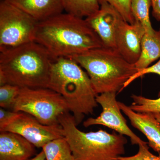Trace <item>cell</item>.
I'll list each match as a JSON object with an SVG mask.
<instances>
[{"instance_id": "cell-1", "label": "cell", "mask_w": 160, "mask_h": 160, "mask_svg": "<svg viewBox=\"0 0 160 160\" xmlns=\"http://www.w3.org/2000/svg\"><path fill=\"white\" fill-rule=\"evenodd\" d=\"M34 41L45 47L54 59L72 58L103 47L85 19L67 12L38 22Z\"/></svg>"}, {"instance_id": "cell-2", "label": "cell", "mask_w": 160, "mask_h": 160, "mask_svg": "<svg viewBox=\"0 0 160 160\" xmlns=\"http://www.w3.org/2000/svg\"><path fill=\"white\" fill-rule=\"evenodd\" d=\"M54 60L35 41L0 51V86L48 88Z\"/></svg>"}, {"instance_id": "cell-3", "label": "cell", "mask_w": 160, "mask_h": 160, "mask_svg": "<svg viewBox=\"0 0 160 160\" xmlns=\"http://www.w3.org/2000/svg\"><path fill=\"white\" fill-rule=\"evenodd\" d=\"M48 88L62 96L77 125L85 115L92 114L98 106L97 94L89 75L71 58H60L54 60Z\"/></svg>"}, {"instance_id": "cell-4", "label": "cell", "mask_w": 160, "mask_h": 160, "mask_svg": "<svg viewBox=\"0 0 160 160\" xmlns=\"http://www.w3.org/2000/svg\"><path fill=\"white\" fill-rule=\"evenodd\" d=\"M70 58L87 72L97 95L120 92L126 82L138 70L116 49L102 47Z\"/></svg>"}, {"instance_id": "cell-5", "label": "cell", "mask_w": 160, "mask_h": 160, "mask_svg": "<svg viewBox=\"0 0 160 160\" xmlns=\"http://www.w3.org/2000/svg\"><path fill=\"white\" fill-rule=\"evenodd\" d=\"M58 121L76 160H118L125 154L127 140L123 135L102 129L81 131L69 112L60 116Z\"/></svg>"}, {"instance_id": "cell-6", "label": "cell", "mask_w": 160, "mask_h": 160, "mask_svg": "<svg viewBox=\"0 0 160 160\" xmlns=\"http://www.w3.org/2000/svg\"><path fill=\"white\" fill-rule=\"evenodd\" d=\"M12 110L30 115L48 126L59 124L60 116L69 112L61 94L45 88H21Z\"/></svg>"}, {"instance_id": "cell-7", "label": "cell", "mask_w": 160, "mask_h": 160, "mask_svg": "<svg viewBox=\"0 0 160 160\" xmlns=\"http://www.w3.org/2000/svg\"><path fill=\"white\" fill-rule=\"evenodd\" d=\"M38 22L6 0L0 2V51L34 41Z\"/></svg>"}, {"instance_id": "cell-8", "label": "cell", "mask_w": 160, "mask_h": 160, "mask_svg": "<svg viewBox=\"0 0 160 160\" xmlns=\"http://www.w3.org/2000/svg\"><path fill=\"white\" fill-rule=\"evenodd\" d=\"M0 132H9L19 135L35 147L40 148L49 142L64 138V132L60 124L43 125L30 115L18 112L13 118L0 128Z\"/></svg>"}, {"instance_id": "cell-9", "label": "cell", "mask_w": 160, "mask_h": 160, "mask_svg": "<svg viewBox=\"0 0 160 160\" xmlns=\"http://www.w3.org/2000/svg\"><path fill=\"white\" fill-rule=\"evenodd\" d=\"M116 93L108 92L97 95L96 101L102 107V112L98 117L87 119L83 122V126L88 127L94 125H102L119 134L128 137L132 145L148 144L135 134L127 125L117 100Z\"/></svg>"}, {"instance_id": "cell-10", "label": "cell", "mask_w": 160, "mask_h": 160, "mask_svg": "<svg viewBox=\"0 0 160 160\" xmlns=\"http://www.w3.org/2000/svg\"><path fill=\"white\" fill-rule=\"evenodd\" d=\"M100 4L99 10L85 19L98 36L103 47L116 49V35L123 18L109 3L100 2Z\"/></svg>"}, {"instance_id": "cell-11", "label": "cell", "mask_w": 160, "mask_h": 160, "mask_svg": "<svg viewBox=\"0 0 160 160\" xmlns=\"http://www.w3.org/2000/svg\"><path fill=\"white\" fill-rule=\"evenodd\" d=\"M146 31L137 21L130 24L122 19L116 35V49L128 62L135 64L139 59L142 40Z\"/></svg>"}, {"instance_id": "cell-12", "label": "cell", "mask_w": 160, "mask_h": 160, "mask_svg": "<svg viewBox=\"0 0 160 160\" xmlns=\"http://www.w3.org/2000/svg\"><path fill=\"white\" fill-rule=\"evenodd\" d=\"M118 104L132 126L146 136L148 146L160 155V123L154 114L136 112L124 103L118 102Z\"/></svg>"}, {"instance_id": "cell-13", "label": "cell", "mask_w": 160, "mask_h": 160, "mask_svg": "<svg viewBox=\"0 0 160 160\" xmlns=\"http://www.w3.org/2000/svg\"><path fill=\"white\" fill-rule=\"evenodd\" d=\"M35 147L19 135L1 132L0 160H29L35 153Z\"/></svg>"}, {"instance_id": "cell-14", "label": "cell", "mask_w": 160, "mask_h": 160, "mask_svg": "<svg viewBox=\"0 0 160 160\" xmlns=\"http://www.w3.org/2000/svg\"><path fill=\"white\" fill-rule=\"evenodd\" d=\"M25 12L38 22L52 17L64 11L62 0H6Z\"/></svg>"}, {"instance_id": "cell-15", "label": "cell", "mask_w": 160, "mask_h": 160, "mask_svg": "<svg viewBox=\"0 0 160 160\" xmlns=\"http://www.w3.org/2000/svg\"><path fill=\"white\" fill-rule=\"evenodd\" d=\"M160 58V28L152 33H145L141 44L139 59L135 64L138 69L147 68Z\"/></svg>"}, {"instance_id": "cell-16", "label": "cell", "mask_w": 160, "mask_h": 160, "mask_svg": "<svg viewBox=\"0 0 160 160\" xmlns=\"http://www.w3.org/2000/svg\"><path fill=\"white\" fill-rule=\"evenodd\" d=\"M62 4L66 12L83 18L93 14L100 7V0H62Z\"/></svg>"}, {"instance_id": "cell-17", "label": "cell", "mask_w": 160, "mask_h": 160, "mask_svg": "<svg viewBox=\"0 0 160 160\" xmlns=\"http://www.w3.org/2000/svg\"><path fill=\"white\" fill-rule=\"evenodd\" d=\"M42 149L45 152L46 160H76L64 137L47 143Z\"/></svg>"}, {"instance_id": "cell-18", "label": "cell", "mask_w": 160, "mask_h": 160, "mask_svg": "<svg viewBox=\"0 0 160 160\" xmlns=\"http://www.w3.org/2000/svg\"><path fill=\"white\" fill-rule=\"evenodd\" d=\"M151 6V0H131V12L135 21L141 23L146 32L148 33H152L155 31L149 17Z\"/></svg>"}, {"instance_id": "cell-19", "label": "cell", "mask_w": 160, "mask_h": 160, "mask_svg": "<svg viewBox=\"0 0 160 160\" xmlns=\"http://www.w3.org/2000/svg\"><path fill=\"white\" fill-rule=\"evenodd\" d=\"M131 97L132 102L129 107L133 111L141 113H160V96L156 99L135 94Z\"/></svg>"}, {"instance_id": "cell-20", "label": "cell", "mask_w": 160, "mask_h": 160, "mask_svg": "<svg viewBox=\"0 0 160 160\" xmlns=\"http://www.w3.org/2000/svg\"><path fill=\"white\" fill-rule=\"evenodd\" d=\"M21 88L18 86L6 84L0 86V106L4 109H12Z\"/></svg>"}, {"instance_id": "cell-21", "label": "cell", "mask_w": 160, "mask_h": 160, "mask_svg": "<svg viewBox=\"0 0 160 160\" xmlns=\"http://www.w3.org/2000/svg\"><path fill=\"white\" fill-rule=\"evenodd\" d=\"M100 2L109 3L117 10L126 22L134 24L135 20L131 9V0H100Z\"/></svg>"}, {"instance_id": "cell-22", "label": "cell", "mask_w": 160, "mask_h": 160, "mask_svg": "<svg viewBox=\"0 0 160 160\" xmlns=\"http://www.w3.org/2000/svg\"><path fill=\"white\" fill-rule=\"evenodd\" d=\"M147 144L138 145V151L134 155L121 156L118 158V160H160V155L158 156L151 153Z\"/></svg>"}, {"instance_id": "cell-23", "label": "cell", "mask_w": 160, "mask_h": 160, "mask_svg": "<svg viewBox=\"0 0 160 160\" xmlns=\"http://www.w3.org/2000/svg\"><path fill=\"white\" fill-rule=\"evenodd\" d=\"M149 73H155L160 76V60L154 65L151 66H149L145 69H139L136 73L132 76L128 81L126 82L123 87V89L126 88L130 85L132 82L137 79L138 78L143 76ZM159 96H160V91L159 92Z\"/></svg>"}, {"instance_id": "cell-24", "label": "cell", "mask_w": 160, "mask_h": 160, "mask_svg": "<svg viewBox=\"0 0 160 160\" xmlns=\"http://www.w3.org/2000/svg\"><path fill=\"white\" fill-rule=\"evenodd\" d=\"M18 112L13 111H9L6 109L0 108V128H2L9 122L16 115Z\"/></svg>"}, {"instance_id": "cell-25", "label": "cell", "mask_w": 160, "mask_h": 160, "mask_svg": "<svg viewBox=\"0 0 160 160\" xmlns=\"http://www.w3.org/2000/svg\"><path fill=\"white\" fill-rule=\"evenodd\" d=\"M152 14L158 21H160V0H151Z\"/></svg>"}, {"instance_id": "cell-26", "label": "cell", "mask_w": 160, "mask_h": 160, "mask_svg": "<svg viewBox=\"0 0 160 160\" xmlns=\"http://www.w3.org/2000/svg\"><path fill=\"white\" fill-rule=\"evenodd\" d=\"M29 160H46L45 152L43 150L38 153L36 156Z\"/></svg>"}, {"instance_id": "cell-27", "label": "cell", "mask_w": 160, "mask_h": 160, "mask_svg": "<svg viewBox=\"0 0 160 160\" xmlns=\"http://www.w3.org/2000/svg\"><path fill=\"white\" fill-rule=\"evenodd\" d=\"M154 114V116L159 121V122L160 123V113H153Z\"/></svg>"}]
</instances>
